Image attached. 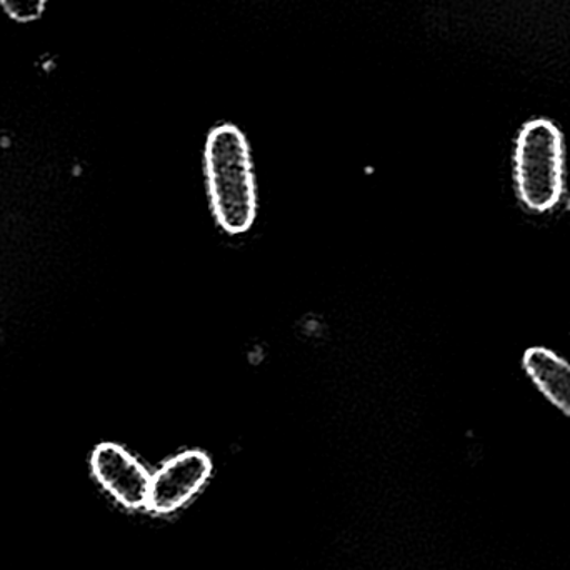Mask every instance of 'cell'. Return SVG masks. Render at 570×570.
<instances>
[{
    "label": "cell",
    "mask_w": 570,
    "mask_h": 570,
    "mask_svg": "<svg viewBox=\"0 0 570 570\" xmlns=\"http://www.w3.org/2000/svg\"><path fill=\"white\" fill-rule=\"evenodd\" d=\"M204 173L217 226L230 236L249 233L257 217L256 173L249 142L239 127L219 124L210 130Z\"/></svg>",
    "instance_id": "1"
},
{
    "label": "cell",
    "mask_w": 570,
    "mask_h": 570,
    "mask_svg": "<svg viewBox=\"0 0 570 570\" xmlns=\"http://www.w3.org/2000/svg\"><path fill=\"white\" fill-rule=\"evenodd\" d=\"M514 174L519 199L532 213H549L561 203L566 186L564 140L556 124L535 119L522 127Z\"/></svg>",
    "instance_id": "2"
},
{
    "label": "cell",
    "mask_w": 570,
    "mask_h": 570,
    "mask_svg": "<svg viewBox=\"0 0 570 570\" xmlns=\"http://www.w3.org/2000/svg\"><path fill=\"white\" fill-rule=\"evenodd\" d=\"M209 454L199 449H187L164 462L153 472L147 511L169 515L189 504L213 475Z\"/></svg>",
    "instance_id": "3"
},
{
    "label": "cell",
    "mask_w": 570,
    "mask_h": 570,
    "mask_svg": "<svg viewBox=\"0 0 570 570\" xmlns=\"http://www.w3.org/2000/svg\"><path fill=\"white\" fill-rule=\"evenodd\" d=\"M90 469L100 488L130 511L147 508L153 472L124 445L102 442L90 455Z\"/></svg>",
    "instance_id": "4"
},
{
    "label": "cell",
    "mask_w": 570,
    "mask_h": 570,
    "mask_svg": "<svg viewBox=\"0 0 570 570\" xmlns=\"http://www.w3.org/2000/svg\"><path fill=\"white\" fill-rule=\"evenodd\" d=\"M522 365L541 394L570 419V362L551 348L532 347Z\"/></svg>",
    "instance_id": "5"
},
{
    "label": "cell",
    "mask_w": 570,
    "mask_h": 570,
    "mask_svg": "<svg viewBox=\"0 0 570 570\" xmlns=\"http://www.w3.org/2000/svg\"><path fill=\"white\" fill-rule=\"evenodd\" d=\"M7 13L17 22H32L46 10V0H0Z\"/></svg>",
    "instance_id": "6"
}]
</instances>
